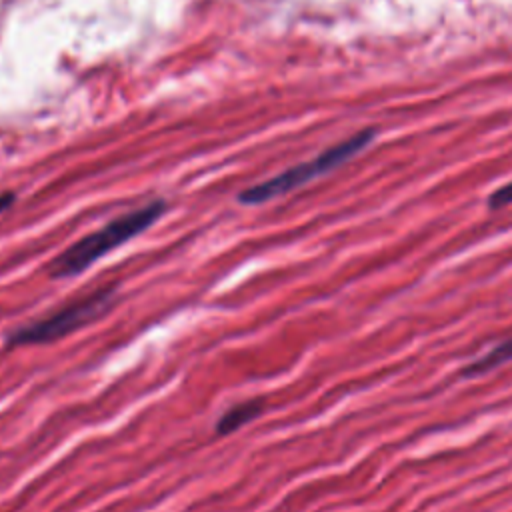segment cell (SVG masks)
Here are the masks:
<instances>
[{
	"mask_svg": "<svg viewBox=\"0 0 512 512\" xmlns=\"http://www.w3.org/2000/svg\"><path fill=\"white\" fill-rule=\"evenodd\" d=\"M508 360H512V338L500 342L498 346L488 350L484 356H480L472 364H468L464 368V376H480L488 370H494V368L502 366Z\"/></svg>",
	"mask_w": 512,
	"mask_h": 512,
	"instance_id": "cell-5",
	"label": "cell"
},
{
	"mask_svg": "<svg viewBox=\"0 0 512 512\" xmlns=\"http://www.w3.org/2000/svg\"><path fill=\"white\" fill-rule=\"evenodd\" d=\"M166 210L164 200H152L146 206L122 214L110 220L100 230L80 238L66 250H62L50 264L48 276L54 280H64L82 274L88 270L96 260L112 252L114 248L126 244L128 240L140 236L146 228H150Z\"/></svg>",
	"mask_w": 512,
	"mask_h": 512,
	"instance_id": "cell-1",
	"label": "cell"
},
{
	"mask_svg": "<svg viewBox=\"0 0 512 512\" xmlns=\"http://www.w3.org/2000/svg\"><path fill=\"white\" fill-rule=\"evenodd\" d=\"M12 204H14V194H12V192L0 194V214H2L4 210H8Z\"/></svg>",
	"mask_w": 512,
	"mask_h": 512,
	"instance_id": "cell-7",
	"label": "cell"
},
{
	"mask_svg": "<svg viewBox=\"0 0 512 512\" xmlns=\"http://www.w3.org/2000/svg\"><path fill=\"white\" fill-rule=\"evenodd\" d=\"M264 412V402L260 398H252L240 404H234L232 408H228L216 422V434L218 436H228L236 430H240L242 426L250 424L252 420H256L260 414Z\"/></svg>",
	"mask_w": 512,
	"mask_h": 512,
	"instance_id": "cell-4",
	"label": "cell"
},
{
	"mask_svg": "<svg viewBox=\"0 0 512 512\" xmlns=\"http://www.w3.org/2000/svg\"><path fill=\"white\" fill-rule=\"evenodd\" d=\"M508 204H512V182L500 186V188L494 190V192L490 194V198H488V206H490V208H504V206H508Z\"/></svg>",
	"mask_w": 512,
	"mask_h": 512,
	"instance_id": "cell-6",
	"label": "cell"
},
{
	"mask_svg": "<svg viewBox=\"0 0 512 512\" xmlns=\"http://www.w3.org/2000/svg\"><path fill=\"white\" fill-rule=\"evenodd\" d=\"M376 132L374 130H360L356 132L354 136L342 140L340 144L320 152L318 156H314L312 160H306V162H300L264 182H258L246 190H242L238 194V202L240 204H248V206H254V204H264L272 198H278L282 194H288L292 192L294 188H300L304 184H308L310 180L322 176V174H328L330 170L338 168L340 164L348 162L350 158H354L358 152H362L372 140H374Z\"/></svg>",
	"mask_w": 512,
	"mask_h": 512,
	"instance_id": "cell-3",
	"label": "cell"
},
{
	"mask_svg": "<svg viewBox=\"0 0 512 512\" xmlns=\"http://www.w3.org/2000/svg\"><path fill=\"white\" fill-rule=\"evenodd\" d=\"M114 300H116V286L96 288L60 306L58 310H54L44 318H38L34 322H28L10 330L4 338V344L6 348L50 344L104 316L112 308Z\"/></svg>",
	"mask_w": 512,
	"mask_h": 512,
	"instance_id": "cell-2",
	"label": "cell"
}]
</instances>
